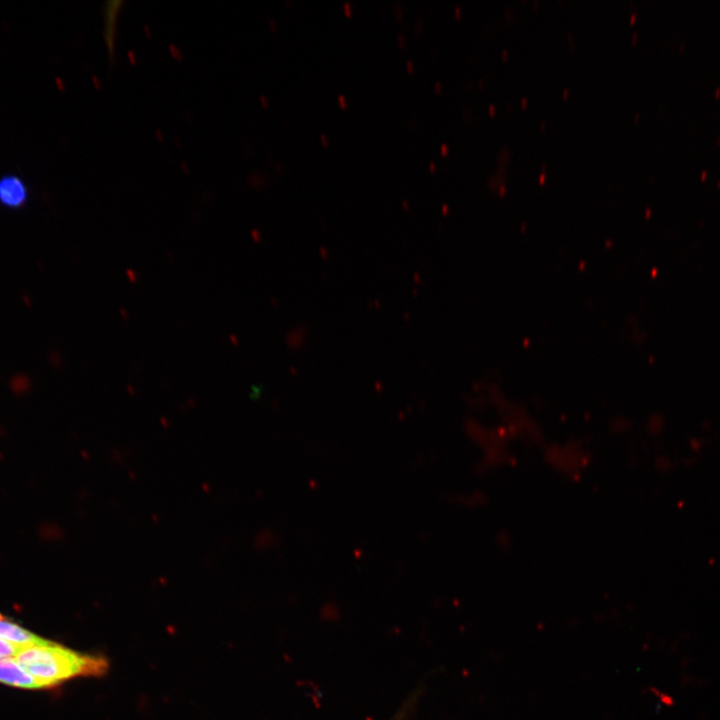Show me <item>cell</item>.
Wrapping results in <instances>:
<instances>
[{"mask_svg":"<svg viewBox=\"0 0 720 720\" xmlns=\"http://www.w3.org/2000/svg\"><path fill=\"white\" fill-rule=\"evenodd\" d=\"M14 660L43 688L77 677H101L109 669L105 656L80 653L42 638L21 645Z\"/></svg>","mask_w":720,"mask_h":720,"instance_id":"obj_1","label":"cell"},{"mask_svg":"<svg viewBox=\"0 0 720 720\" xmlns=\"http://www.w3.org/2000/svg\"><path fill=\"white\" fill-rule=\"evenodd\" d=\"M0 681L20 688H43L41 684L23 669L14 659H0Z\"/></svg>","mask_w":720,"mask_h":720,"instance_id":"obj_2","label":"cell"},{"mask_svg":"<svg viewBox=\"0 0 720 720\" xmlns=\"http://www.w3.org/2000/svg\"><path fill=\"white\" fill-rule=\"evenodd\" d=\"M27 199L26 186L17 176L0 179V202L8 208H20Z\"/></svg>","mask_w":720,"mask_h":720,"instance_id":"obj_3","label":"cell"},{"mask_svg":"<svg viewBox=\"0 0 720 720\" xmlns=\"http://www.w3.org/2000/svg\"><path fill=\"white\" fill-rule=\"evenodd\" d=\"M0 637L18 645H25L40 638L19 625L0 618Z\"/></svg>","mask_w":720,"mask_h":720,"instance_id":"obj_4","label":"cell"},{"mask_svg":"<svg viewBox=\"0 0 720 720\" xmlns=\"http://www.w3.org/2000/svg\"><path fill=\"white\" fill-rule=\"evenodd\" d=\"M110 7L106 8V27H105V40L107 47L109 49H113L114 47V39H115V19L117 16V13L119 11V1H112L109 2Z\"/></svg>","mask_w":720,"mask_h":720,"instance_id":"obj_5","label":"cell"},{"mask_svg":"<svg viewBox=\"0 0 720 720\" xmlns=\"http://www.w3.org/2000/svg\"><path fill=\"white\" fill-rule=\"evenodd\" d=\"M21 645L0 637V659L14 657Z\"/></svg>","mask_w":720,"mask_h":720,"instance_id":"obj_6","label":"cell"},{"mask_svg":"<svg viewBox=\"0 0 720 720\" xmlns=\"http://www.w3.org/2000/svg\"><path fill=\"white\" fill-rule=\"evenodd\" d=\"M394 12H395L397 19L402 20L403 13H402V8L399 4H395Z\"/></svg>","mask_w":720,"mask_h":720,"instance_id":"obj_7","label":"cell"},{"mask_svg":"<svg viewBox=\"0 0 720 720\" xmlns=\"http://www.w3.org/2000/svg\"><path fill=\"white\" fill-rule=\"evenodd\" d=\"M343 9L347 16H350L351 14V6L348 3H345L343 6Z\"/></svg>","mask_w":720,"mask_h":720,"instance_id":"obj_8","label":"cell"},{"mask_svg":"<svg viewBox=\"0 0 720 720\" xmlns=\"http://www.w3.org/2000/svg\"><path fill=\"white\" fill-rule=\"evenodd\" d=\"M397 39H398L399 45H400L401 47H403V46L405 45L403 35L399 34L398 37H397Z\"/></svg>","mask_w":720,"mask_h":720,"instance_id":"obj_9","label":"cell"},{"mask_svg":"<svg viewBox=\"0 0 720 720\" xmlns=\"http://www.w3.org/2000/svg\"><path fill=\"white\" fill-rule=\"evenodd\" d=\"M338 101L342 107L346 106V100H345L344 96L340 95L338 98Z\"/></svg>","mask_w":720,"mask_h":720,"instance_id":"obj_10","label":"cell"},{"mask_svg":"<svg viewBox=\"0 0 720 720\" xmlns=\"http://www.w3.org/2000/svg\"><path fill=\"white\" fill-rule=\"evenodd\" d=\"M407 68H408V71H409V72H412V71H413V65H412V62H411V61H408V62H407Z\"/></svg>","mask_w":720,"mask_h":720,"instance_id":"obj_11","label":"cell"},{"mask_svg":"<svg viewBox=\"0 0 720 720\" xmlns=\"http://www.w3.org/2000/svg\"><path fill=\"white\" fill-rule=\"evenodd\" d=\"M321 140H322L323 145L326 146V145H327V141H326V139H325V135H323V134L321 135Z\"/></svg>","mask_w":720,"mask_h":720,"instance_id":"obj_12","label":"cell"},{"mask_svg":"<svg viewBox=\"0 0 720 720\" xmlns=\"http://www.w3.org/2000/svg\"><path fill=\"white\" fill-rule=\"evenodd\" d=\"M441 150H442L443 153H445V152L447 151V147H446L445 145H442V146H441Z\"/></svg>","mask_w":720,"mask_h":720,"instance_id":"obj_13","label":"cell"},{"mask_svg":"<svg viewBox=\"0 0 720 720\" xmlns=\"http://www.w3.org/2000/svg\"><path fill=\"white\" fill-rule=\"evenodd\" d=\"M435 88H436L437 90L441 89V84L437 82V83L435 84Z\"/></svg>","mask_w":720,"mask_h":720,"instance_id":"obj_14","label":"cell"},{"mask_svg":"<svg viewBox=\"0 0 720 720\" xmlns=\"http://www.w3.org/2000/svg\"><path fill=\"white\" fill-rule=\"evenodd\" d=\"M706 174H707L706 171L702 172V178H705Z\"/></svg>","mask_w":720,"mask_h":720,"instance_id":"obj_15","label":"cell"},{"mask_svg":"<svg viewBox=\"0 0 720 720\" xmlns=\"http://www.w3.org/2000/svg\"><path fill=\"white\" fill-rule=\"evenodd\" d=\"M430 169H431V170L434 169V163H431V164H430Z\"/></svg>","mask_w":720,"mask_h":720,"instance_id":"obj_16","label":"cell"}]
</instances>
